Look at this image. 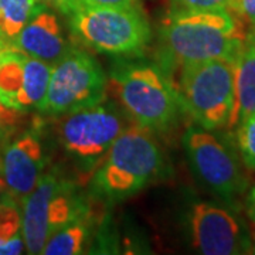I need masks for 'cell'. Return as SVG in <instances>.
<instances>
[{"label": "cell", "instance_id": "20", "mask_svg": "<svg viewBox=\"0 0 255 255\" xmlns=\"http://www.w3.org/2000/svg\"><path fill=\"white\" fill-rule=\"evenodd\" d=\"M21 121L20 110L6 107L0 102V149L9 142L10 136L14 133Z\"/></svg>", "mask_w": 255, "mask_h": 255}, {"label": "cell", "instance_id": "13", "mask_svg": "<svg viewBox=\"0 0 255 255\" xmlns=\"http://www.w3.org/2000/svg\"><path fill=\"white\" fill-rule=\"evenodd\" d=\"M234 108L228 128H236L255 112V48L246 40L234 58Z\"/></svg>", "mask_w": 255, "mask_h": 255}, {"label": "cell", "instance_id": "11", "mask_svg": "<svg viewBox=\"0 0 255 255\" xmlns=\"http://www.w3.org/2000/svg\"><path fill=\"white\" fill-rule=\"evenodd\" d=\"M3 174L11 199L23 204L24 199L37 186L46 167V157L40 139L24 133L4 146Z\"/></svg>", "mask_w": 255, "mask_h": 255}, {"label": "cell", "instance_id": "24", "mask_svg": "<svg viewBox=\"0 0 255 255\" xmlns=\"http://www.w3.org/2000/svg\"><path fill=\"white\" fill-rule=\"evenodd\" d=\"M247 211H248V216L251 221L255 224V186L251 187V190L248 191V196H247Z\"/></svg>", "mask_w": 255, "mask_h": 255}, {"label": "cell", "instance_id": "1", "mask_svg": "<svg viewBox=\"0 0 255 255\" xmlns=\"http://www.w3.org/2000/svg\"><path fill=\"white\" fill-rule=\"evenodd\" d=\"M247 40L241 18L231 10L176 13L160 28V50L170 65L207 60L234 61Z\"/></svg>", "mask_w": 255, "mask_h": 255}, {"label": "cell", "instance_id": "7", "mask_svg": "<svg viewBox=\"0 0 255 255\" xmlns=\"http://www.w3.org/2000/svg\"><path fill=\"white\" fill-rule=\"evenodd\" d=\"M75 37L94 51L111 55L140 54L150 40V27L139 7H87L70 16Z\"/></svg>", "mask_w": 255, "mask_h": 255}, {"label": "cell", "instance_id": "8", "mask_svg": "<svg viewBox=\"0 0 255 255\" xmlns=\"http://www.w3.org/2000/svg\"><path fill=\"white\" fill-rule=\"evenodd\" d=\"M107 97V75L100 63L81 48L71 47L53 65L46 98L38 110L61 117Z\"/></svg>", "mask_w": 255, "mask_h": 255}, {"label": "cell", "instance_id": "21", "mask_svg": "<svg viewBox=\"0 0 255 255\" xmlns=\"http://www.w3.org/2000/svg\"><path fill=\"white\" fill-rule=\"evenodd\" d=\"M37 1L41 3L43 6H48V7L58 10L60 13H63L68 17L81 7L80 0H37Z\"/></svg>", "mask_w": 255, "mask_h": 255}, {"label": "cell", "instance_id": "14", "mask_svg": "<svg viewBox=\"0 0 255 255\" xmlns=\"http://www.w3.org/2000/svg\"><path fill=\"white\" fill-rule=\"evenodd\" d=\"M91 221L88 213L75 219L65 227L55 231L47 240L41 254L77 255L82 254L91 238Z\"/></svg>", "mask_w": 255, "mask_h": 255}, {"label": "cell", "instance_id": "19", "mask_svg": "<svg viewBox=\"0 0 255 255\" xmlns=\"http://www.w3.org/2000/svg\"><path fill=\"white\" fill-rule=\"evenodd\" d=\"M234 0H170V14L189 11L233 10Z\"/></svg>", "mask_w": 255, "mask_h": 255}, {"label": "cell", "instance_id": "2", "mask_svg": "<svg viewBox=\"0 0 255 255\" xmlns=\"http://www.w3.org/2000/svg\"><path fill=\"white\" fill-rule=\"evenodd\" d=\"M152 133L137 124L121 132L90 179L95 196L124 200L143 190L160 174L163 155Z\"/></svg>", "mask_w": 255, "mask_h": 255}, {"label": "cell", "instance_id": "12", "mask_svg": "<svg viewBox=\"0 0 255 255\" xmlns=\"http://www.w3.org/2000/svg\"><path fill=\"white\" fill-rule=\"evenodd\" d=\"M13 40L16 50L50 65L58 63L71 48L57 16L44 9L37 11Z\"/></svg>", "mask_w": 255, "mask_h": 255}, {"label": "cell", "instance_id": "25", "mask_svg": "<svg viewBox=\"0 0 255 255\" xmlns=\"http://www.w3.org/2000/svg\"><path fill=\"white\" fill-rule=\"evenodd\" d=\"M6 196H9V193H7V186H6L4 174H3V164H1V159H0V201Z\"/></svg>", "mask_w": 255, "mask_h": 255}, {"label": "cell", "instance_id": "18", "mask_svg": "<svg viewBox=\"0 0 255 255\" xmlns=\"http://www.w3.org/2000/svg\"><path fill=\"white\" fill-rule=\"evenodd\" d=\"M237 145L243 163L255 172V112L237 125Z\"/></svg>", "mask_w": 255, "mask_h": 255}, {"label": "cell", "instance_id": "16", "mask_svg": "<svg viewBox=\"0 0 255 255\" xmlns=\"http://www.w3.org/2000/svg\"><path fill=\"white\" fill-rule=\"evenodd\" d=\"M21 224V204L10 196H6L0 201V255L23 253L26 246Z\"/></svg>", "mask_w": 255, "mask_h": 255}, {"label": "cell", "instance_id": "6", "mask_svg": "<svg viewBox=\"0 0 255 255\" xmlns=\"http://www.w3.org/2000/svg\"><path fill=\"white\" fill-rule=\"evenodd\" d=\"M85 213L87 206L73 182L54 172L43 173L21 206V233L28 254H41L55 231Z\"/></svg>", "mask_w": 255, "mask_h": 255}, {"label": "cell", "instance_id": "27", "mask_svg": "<svg viewBox=\"0 0 255 255\" xmlns=\"http://www.w3.org/2000/svg\"><path fill=\"white\" fill-rule=\"evenodd\" d=\"M254 253H255V244H254Z\"/></svg>", "mask_w": 255, "mask_h": 255}, {"label": "cell", "instance_id": "5", "mask_svg": "<svg viewBox=\"0 0 255 255\" xmlns=\"http://www.w3.org/2000/svg\"><path fill=\"white\" fill-rule=\"evenodd\" d=\"M177 98L199 127L219 130L228 127L234 108V64L207 60L180 65Z\"/></svg>", "mask_w": 255, "mask_h": 255}, {"label": "cell", "instance_id": "22", "mask_svg": "<svg viewBox=\"0 0 255 255\" xmlns=\"http://www.w3.org/2000/svg\"><path fill=\"white\" fill-rule=\"evenodd\" d=\"M233 11H236L238 17L255 27V0H234Z\"/></svg>", "mask_w": 255, "mask_h": 255}, {"label": "cell", "instance_id": "23", "mask_svg": "<svg viewBox=\"0 0 255 255\" xmlns=\"http://www.w3.org/2000/svg\"><path fill=\"white\" fill-rule=\"evenodd\" d=\"M81 6L87 7H119V9H129L137 7V0H80Z\"/></svg>", "mask_w": 255, "mask_h": 255}, {"label": "cell", "instance_id": "26", "mask_svg": "<svg viewBox=\"0 0 255 255\" xmlns=\"http://www.w3.org/2000/svg\"><path fill=\"white\" fill-rule=\"evenodd\" d=\"M247 38H248V41L253 44V47L255 48V27H253V31L250 33V34H247Z\"/></svg>", "mask_w": 255, "mask_h": 255}, {"label": "cell", "instance_id": "4", "mask_svg": "<svg viewBox=\"0 0 255 255\" xmlns=\"http://www.w3.org/2000/svg\"><path fill=\"white\" fill-rule=\"evenodd\" d=\"M127 127L121 110L105 98L61 115L57 136L80 179L88 182Z\"/></svg>", "mask_w": 255, "mask_h": 255}, {"label": "cell", "instance_id": "10", "mask_svg": "<svg viewBox=\"0 0 255 255\" xmlns=\"http://www.w3.org/2000/svg\"><path fill=\"white\" fill-rule=\"evenodd\" d=\"M193 247L206 255L248 253L251 243L238 217L223 206L199 201L189 213Z\"/></svg>", "mask_w": 255, "mask_h": 255}, {"label": "cell", "instance_id": "15", "mask_svg": "<svg viewBox=\"0 0 255 255\" xmlns=\"http://www.w3.org/2000/svg\"><path fill=\"white\" fill-rule=\"evenodd\" d=\"M53 65L30 55L24 57V80L23 87L16 98V110L40 108L46 98L47 87L50 81Z\"/></svg>", "mask_w": 255, "mask_h": 255}, {"label": "cell", "instance_id": "9", "mask_svg": "<svg viewBox=\"0 0 255 255\" xmlns=\"http://www.w3.org/2000/svg\"><path fill=\"white\" fill-rule=\"evenodd\" d=\"M183 147L197 180L221 200L231 203L246 190V177L236 153L220 137L201 127L183 135Z\"/></svg>", "mask_w": 255, "mask_h": 255}, {"label": "cell", "instance_id": "17", "mask_svg": "<svg viewBox=\"0 0 255 255\" xmlns=\"http://www.w3.org/2000/svg\"><path fill=\"white\" fill-rule=\"evenodd\" d=\"M43 7L37 0H0V34L14 38Z\"/></svg>", "mask_w": 255, "mask_h": 255}, {"label": "cell", "instance_id": "3", "mask_svg": "<svg viewBox=\"0 0 255 255\" xmlns=\"http://www.w3.org/2000/svg\"><path fill=\"white\" fill-rule=\"evenodd\" d=\"M107 95L117 101L135 124L152 132L172 127L180 105L176 88L163 71L146 64L112 71L107 78Z\"/></svg>", "mask_w": 255, "mask_h": 255}]
</instances>
